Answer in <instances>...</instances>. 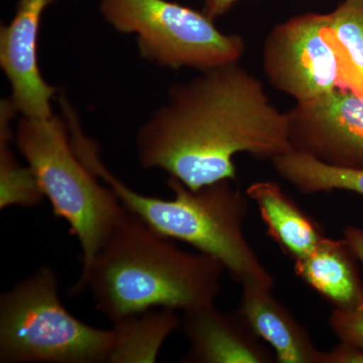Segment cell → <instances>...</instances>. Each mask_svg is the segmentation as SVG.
<instances>
[{"instance_id":"6","label":"cell","mask_w":363,"mask_h":363,"mask_svg":"<svg viewBox=\"0 0 363 363\" xmlns=\"http://www.w3.org/2000/svg\"><path fill=\"white\" fill-rule=\"evenodd\" d=\"M99 9L117 32L135 33L143 58L160 67L207 71L236 63L245 50L204 11L169 0H100Z\"/></svg>"},{"instance_id":"8","label":"cell","mask_w":363,"mask_h":363,"mask_svg":"<svg viewBox=\"0 0 363 363\" xmlns=\"http://www.w3.org/2000/svg\"><path fill=\"white\" fill-rule=\"evenodd\" d=\"M286 114L291 150L339 168H363V93L336 88Z\"/></svg>"},{"instance_id":"1","label":"cell","mask_w":363,"mask_h":363,"mask_svg":"<svg viewBox=\"0 0 363 363\" xmlns=\"http://www.w3.org/2000/svg\"><path fill=\"white\" fill-rule=\"evenodd\" d=\"M136 147L143 168L161 169L192 190L238 180L240 152L272 160L291 150L286 112L238 62L172 86Z\"/></svg>"},{"instance_id":"12","label":"cell","mask_w":363,"mask_h":363,"mask_svg":"<svg viewBox=\"0 0 363 363\" xmlns=\"http://www.w3.org/2000/svg\"><path fill=\"white\" fill-rule=\"evenodd\" d=\"M357 260L345 238L324 236L309 255L294 260V271L335 309L348 311L363 305V281Z\"/></svg>"},{"instance_id":"16","label":"cell","mask_w":363,"mask_h":363,"mask_svg":"<svg viewBox=\"0 0 363 363\" xmlns=\"http://www.w3.org/2000/svg\"><path fill=\"white\" fill-rule=\"evenodd\" d=\"M11 100H1L0 106V209L35 207L45 197L37 177L30 166H21L9 143L13 138L11 123L16 113Z\"/></svg>"},{"instance_id":"20","label":"cell","mask_w":363,"mask_h":363,"mask_svg":"<svg viewBox=\"0 0 363 363\" xmlns=\"http://www.w3.org/2000/svg\"><path fill=\"white\" fill-rule=\"evenodd\" d=\"M344 238L350 243L351 250L363 266V229L355 226L346 227Z\"/></svg>"},{"instance_id":"3","label":"cell","mask_w":363,"mask_h":363,"mask_svg":"<svg viewBox=\"0 0 363 363\" xmlns=\"http://www.w3.org/2000/svg\"><path fill=\"white\" fill-rule=\"evenodd\" d=\"M71 142L81 161L113 191L121 205L155 233L167 240L184 241L218 259L241 285L257 283L274 289V277L257 257L243 229L250 199L234 187V181L192 190L171 177L168 186L173 199L143 195L105 167L96 145L80 124L72 126Z\"/></svg>"},{"instance_id":"2","label":"cell","mask_w":363,"mask_h":363,"mask_svg":"<svg viewBox=\"0 0 363 363\" xmlns=\"http://www.w3.org/2000/svg\"><path fill=\"white\" fill-rule=\"evenodd\" d=\"M225 271L211 255L174 247L126 210L72 290L89 288L114 324L157 308L184 313L215 304Z\"/></svg>"},{"instance_id":"4","label":"cell","mask_w":363,"mask_h":363,"mask_svg":"<svg viewBox=\"0 0 363 363\" xmlns=\"http://www.w3.org/2000/svg\"><path fill=\"white\" fill-rule=\"evenodd\" d=\"M16 143L37 177L55 216L64 219L82 250V271L89 266L125 214L113 191L81 161L66 121L52 116L23 117Z\"/></svg>"},{"instance_id":"7","label":"cell","mask_w":363,"mask_h":363,"mask_svg":"<svg viewBox=\"0 0 363 363\" xmlns=\"http://www.w3.org/2000/svg\"><path fill=\"white\" fill-rule=\"evenodd\" d=\"M262 64L269 83L296 102L343 86L327 13L300 14L274 26L264 42Z\"/></svg>"},{"instance_id":"9","label":"cell","mask_w":363,"mask_h":363,"mask_svg":"<svg viewBox=\"0 0 363 363\" xmlns=\"http://www.w3.org/2000/svg\"><path fill=\"white\" fill-rule=\"evenodd\" d=\"M55 0H18L13 20L0 28V67L11 87L14 108L28 118L52 116L57 89L43 78L38 45L43 13Z\"/></svg>"},{"instance_id":"21","label":"cell","mask_w":363,"mask_h":363,"mask_svg":"<svg viewBox=\"0 0 363 363\" xmlns=\"http://www.w3.org/2000/svg\"><path fill=\"white\" fill-rule=\"evenodd\" d=\"M238 1V0H203V4H204L203 11L215 20L230 11Z\"/></svg>"},{"instance_id":"15","label":"cell","mask_w":363,"mask_h":363,"mask_svg":"<svg viewBox=\"0 0 363 363\" xmlns=\"http://www.w3.org/2000/svg\"><path fill=\"white\" fill-rule=\"evenodd\" d=\"M272 162L277 173L304 194L345 190L363 196V168L330 166L293 150Z\"/></svg>"},{"instance_id":"17","label":"cell","mask_w":363,"mask_h":363,"mask_svg":"<svg viewBox=\"0 0 363 363\" xmlns=\"http://www.w3.org/2000/svg\"><path fill=\"white\" fill-rule=\"evenodd\" d=\"M327 16L344 51L343 87L363 93V0H343Z\"/></svg>"},{"instance_id":"13","label":"cell","mask_w":363,"mask_h":363,"mask_svg":"<svg viewBox=\"0 0 363 363\" xmlns=\"http://www.w3.org/2000/svg\"><path fill=\"white\" fill-rule=\"evenodd\" d=\"M245 193L259 206L267 234L294 260L309 255L324 238L321 226L274 182H255Z\"/></svg>"},{"instance_id":"5","label":"cell","mask_w":363,"mask_h":363,"mask_svg":"<svg viewBox=\"0 0 363 363\" xmlns=\"http://www.w3.org/2000/svg\"><path fill=\"white\" fill-rule=\"evenodd\" d=\"M58 277L43 267L0 296V362H111L113 328L80 321L59 297Z\"/></svg>"},{"instance_id":"14","label":"cell","mask_w":363,"mask_h":363,"mask_svg":"<svg viewBox=\"0 0 363 363\" xmlns=\"http://www.w3.org/2000/svg\"><path fill=\"white\" fill-rule=\"evenodd\" d=\"M180 325L177 311L166 308L114 323L116 340L111 363L156 362L164 340Z\"/></svg>"},{"instance_id":"18","label":"cell","mask_w":363,"mask_h":363,"mask_svg":"<svg viewBox=\"0 0 363 363\" xmlns=\"http://www.w3.org/2000/svg\"><path fill=\"white\" fill-rule=\"evenodd\" d=\"M331 330L339 340L363 350V305L354 310L334 309L328 318Z\"/></svg>"},{"instance_id":"10","label":"cell","mask_w":363,"mask_h":363,"mask_svg":"<svg viewBox=\"0 0 363 363\" xmlns=\"http://www.w3.org/2000/svg\"><path fill=\"white\" fill-rule=\"evenodd\" d=\"M180 328L190 345L182 362L272 363L276 359L240 310L224 313L212 304L184 312Z\"/></svg>"},{"instance_id":"19","label":"cell","mask_w":363,"mask_h":363,"mask_svg":"<svg viewBox=\"0 0 363 363\" xmlns=\"http://www.w3.org/2000/svg\"><path fill=\"white\" fill-rule=\"evenodd\" d=\"M320 363H363V350L354 344L340 341L331 350L322 351Z\"/></svg>"},{"instance_id":"11","label":"cell","mask_w":363,"mask_h":363,"mask_svg":"<svg viewBox=\"0 0 363 363\" xmlns=\"http://www.w3.org/2000/svg\"><path fill=\"white\" fill-rule=\"evenodd\" d=\"M252 330L274 351L281 363H320L322 351L292 313L272 295V289L242 284L238 308Z\"/></svg>"}]
</instances>
